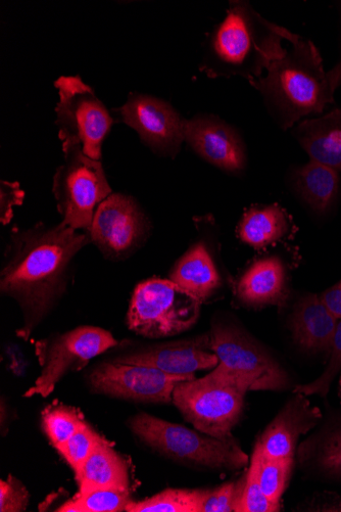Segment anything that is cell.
Masks as SVG:
<instances>
[{
    "instance_id": "obj_1",
    "label": "cell",
    "mask_w": 341,
    "mask_h": 512,
    "mask_svg": "<svg viewBox=\"0 0 341 512\" xmlns=\"http://www.w3.org/2000/svg\"><path fill=\"white\" fill-rule=\"evenodd\" d=\"M91 244L87 232L64 223L14 227L5 250L0 290L20 305L27 340L67 289L76 256Z\"/></svg>"
},
{
    "instance_id": "obj_2",
    "label": "cell",
    "mask_w": 341,
    "mask_h": 512,
    "mask_svg": "<svg viewBox=\"0 0 341 512\" xmlns=\"http://www.w3.org/2000/svg\"><path fill=\"white\" fill-rule=\"evenodd\" d=\"M294 34L265 19L248 2H230L226 17L208 35L201 71L210 78L259 79L281 58Z\"/></svg>"
},
{
    "instance_id": "obj_3",
    "label": "cell",
    "mask_w": 341,
    "mask_h": 512,
    "mask_svg": "<svg viewBox=\"0 0 341 512\" xmlns=\"http://www.w3.org/2000/svg\"><path fill=\"white\" fill-rule=\"evenodd\" d=\"M266 75L250 81L276 124L286 130L305 118L323 113L334 102L327 72L315 44L296 35Z\"/></svg>"
},
{
    "instance_id": "obj_4",
    "label": "cell",
    "mask_w": 341,
    "mask_h": 512,
    "mask_svg": "<svg viewBox=\"0 0 341 512\" xmlns=\"http://www.w3.org/2000/svg\"><path fill=\"white\" fill-rule=\"evenodd\" d=\"M130 428L146 445L179 462L231 471L249 463L232 438L220 440L145 413L133 417Z\"/></svg>"
},
{
    "instance_id": "obj_5",
    "label": "cell",
    "mask_w": 341,
    "mask_h": 512,
    "mask_svg": "<svg viewBox=\"0 0 341 512\" xmlns=\"http://www.w3.org/2000/svg\"><path fill=\"white\" fill-rule=\"evenodd\" d=\"M247 390L214 370L206 377L181 382L173 392V403L185 420L201 433L228 440L238 424Z\"/></svg>"
},
{
    "instance_id": "obj_6",
    "label": "cell",
    "mask_w": 341,
    "mask_h": 512,
    "mask_svg": "<svg viewBox=\"0 0 341 512\" xmlns=\"http://www.w3.org/2000/svg\"><path fill=\"white\" fill-rule=\"evenodd\" d=\"M201 306L170 279L154 277L135 288L127 314L128 328L150 339L176 336L196 324Z\"/></svg>"
},
{
    "instance_id": "obj_7",
    "label": "cell",
    "mask_w": 341,
    "mask_h": 512,
    "mask_svg": "<svg viewBox=\"0 0 341 512\" xmlns=\"http://www.w3.org/2000/svg\"><path fill=\"white\" fill-rule=\"evenodd\" d=\"M62 147L65 159L53 184L57 208L62 223L88 234L97 208L113 191L101 161L88 157L81 146Z\"/></svg>"
},
{
    "instance_id": "obj_8",
    "label": "cell",
    "mask_w": 341,
    "mask_h": 512,
    "mask_svg": "<svg viewBox=\"0 0 341 512\" xmlns=\"http://www.w3.org/2000/svg\"><path fill=\"white\" fill-rule=\"evenodd\" d=\"M55 86L60 97L56 124L62 146H81L88 157L101 161L114 117L79 76H62Z\"/></svg>"
},
{
    "instance_id": "obj_9",
    "label": "cell",
    "mask_w": 341,
    "mask_h": 512,
    "mask_svg": "<svg viewBox=\"0 0 341 512\" xmlns=\"http://www.w3.org/2000/svg\"><path fill=\"white\" fill-rule=\"evenodd\" d=\"M218 357L217 374L249 391H281L287 387L284 369L245 332L230 324L215 323L210 333Z\"/></svg>"
},
{
    "instance_id": "obj_10",
    "label": "cell",
    "mask_w": 341,
    "mask_h": 512,
    "mask_svg": "<svg viewBox=\"0 0 341 512\" xmlns=\"http://www.w3.org/2000/svg\"><path fill=\"white\" fill-rule=\"evenodd\" d=\"M118 345L110 332L95 327H80L38 342L36 355L41 375L24 396L51 395L69 372L81 370L91 359Z\"/></svg>"
},
{
    "instance_id": "obj_11",
    "label": "cell",
    "mask_w": 341,
    "mask_h": 512,
    "mask_svg": "<svg viewBox=\"0 0 341 512\" xmlns=\"http://www.w3.org/2000/svg\"><path fill=\"white\" fill-rule=\"evenodd\" d=\"M150 234L149 218L132 197L123 194H112L97 208L88 232L91 244L111 261L132 256Z\"/></svg>"
},
{
    "instance_id": "obj_12",
    "label": "cell",
    "mask_w": 341,
    "mask_h": 512,
    "mask_svg": "<svg viewBox=\"0 0 341 512\" xmlns=\"http://www.w3.org/2000/svg\"><path fill=\"white\" fill-rule=\"evenodd\" d=\"M196 379V376H173L154 367L106 362L89 376L91 388L112 397L168 404L173 401L177 384Z\"/></svg>"
},
{
    "instance_id": "obj_13",
    "label": "cell",
    "mask_w": 341,
    "mask_h": 512,
    "mask_svg": "<svg viewBox=\"0 0 341 512\" xmlns=\"http://www.w3.org/2000/svg\"><path fill=\"white\" fill-rule=\"evenodd\" d=\"M118 122L133 128L142 143L160 156L175 158L184 141L185 120L166 101L131 93L114 111Z\"/></svg>"
},
{
    "instance_id": "obj_14",
    "label": "cell",
    "mask_w": 341,
    "mask_h": 512,
    "mask_svg": "<svg viewBox=\"0 0 341 512\" xmlns=\"http://www.w3.org/2000/svg\"><path fill=\"white\" fill-rule=\"evenodd\" d=\"M184 141L202 159L215 167L237 174L247 167L245 142L232 125L213 115L185 120Z\"/></svg>"
},
{
    "instance_id": "obj_15",
    "label": "cell",
    "mask_w": 341,
    "mask_h": 512,
    "mask_svg": "<svg viewBox=\"0 0 341 512\" xmlns=\"http://www.w3.org/2000/svg\"><path fill=\"white\" fill-rule=\"evenodd\" d=\"M114 362L149 366L173 376L192 377L200 370L213 369L218 357L212 350L211 335L141 348L117 357Z\"/></svg>"
},
{
    "instance_id": "obj_16",
    "label": "cell",
    "mask_w": 341,
    "mask_h": 512,
    "mask_svg": "<svg viewBox=\"0 0 341 512\" xmlns=\"http://www.w3.org/2000/svg\"><path fill=\"white\" fill-rule=\"evenodd\" d=\"M322 418L305 395L296 394L274 418L258 442L264 456L272 459L294 458L301 436L315 428Z\"/></svg>"
},
{
    "instance_id": "obj_17",
    "label": "cell",
    "mask_w": 341,
    "mask_h": 512,
    "mask_svg": "<svg viewBox=\"0 0 341 512\" xmlns=\"http://www.w3.org/2000/svg\"><path fill=\"white\" fill-rule=\"evenodd\" d=\"M338 320L319 295L309 294L296 305L291 332L304 350L328 354Z\"/></svg>"
},
{
    "instance_id": "obj_18",
    "label": "cell",
    "mask_w": 341,
    "mask_h": 512,
    "mask_svg": "<svg viewBox=\"0 0 341 512\" xmlns=\"http://www.w3.org/2000/svg\"><path fill=\"white\" fill-rule=\"evenodd\" d=\"M170 281L185 290L202 304L221 287V276L204 241L193 244L176 262Z\"/></svg>"
},
{
    "instance_id": "obj_19",
    "label": "cell",
    "mask_w": 341,
    "mask_h": 512,
    "mask_svg": "<svg viewBox=\"0 0 341 512\" xmlns=\"http://www.w3.org/2000/svg\"><path fill=\"white\" fill-rule=\"evenodd\" d=\"M237 295L243 304L251 307L285 304L286 272L282 261L268 257L252 264L239 279Z\"/></svg>"
},
{
    "instance_id": "obj_20",
    "label": "cell",
    "mask_w": 341,
    "mask_h": 512,
    "mask_svg": "<svg viewBox=\"0 0 341 512\" xmlns=\"http://www.w3.org/2000/svg\"><path fill=\"white\" fill-rule=\"evenodd\" d=\"M292 134L311 160L341 171V110L323 117L305 119Z\"/></svg>"
},
{
    "instance_id": "obj_21",
    "label": "cell",
    "mask_w": 341,
    "mask_h": 512,
    "mask_svg": "<svg viewBox=\"0 0 341 512\" xmlns=\"http://www.w3.org/2000/svg\"><path fill=\"white\" fill-rule=\"evenodd\" d=\"M76 478L78 494L97 490L130 491L128 464L107 440L97 444Z\"/></svg>"
},
{
    "instance_id": "obj_22",
    "label": "cell",
    "mask_w": 341,
    "mask_h": 512,
    "mask_svg": "<svg viewBox=\"0 0 341 512\" xmlns=\"http://www.w3.org/2000/svg\"><path fill=\"white\" fill-rule=\"evenodd\" d=\"M290 227V218L279 205L254 206L242 215L237 236L241 242L263 250L283 239Z\"/></svg>"
},
{
    "instance_id": "obj_23",
    "label": "cell",
    "mask_w": 341,
    "mask_h": 512,
    "mask_svg": "<svg viewBox=\"0 0 341 512\" xmlns=\"http://www.w3.org/2000/svg\"><path fill=\"white\" fill-rule=\"evenodd\" d=\"M295 188L317 214H325L335 203L340 190L339 172L311 160L294 174Z\"/></svg>"
},
{
    "instance_id": "obj_24",
    "label": "cell",
    "mask_w": 341,
    "mask_h": 512,
    "mask_svg": "<svg viewBox=\"0 0 341 512\" xmlns=\"http://www.w3.org/2000/svg\"><path fill=\"white\" fill-rule=\"evenodd\" d=\"M209 491L168 489L140 502L131 501L128 512H201Z\"/></svg>"
},
{
    "instance_id": "obj_25",
    "label": "cell",
    "mask_w": 341,
    "mask_h": 512,
    "mask_svg": "<svg viewBox=\"0 0 341 512\" xmlns=\"http://www.w3.org/2000/svg\"><path fill=\"white\" fill-rule=\"evenodd\" d=\"M85 424L83 414L74 407L53 405L42 412L44 432L56 448L67 442Z\"/></svg>"
},
{
    "instance_id": "obj_26",
    "label": "cell",
    "mask_w": 341,
    "mask_h": 512,
    "mask_svg": "<svg viewBox=\"0 0 341 512\" xmlns=\"http://www.w3.org/2000/svg\"><path fill=\"white\" fill-rule=\"evenodd\" d=\"M258 463V481L263 493L273 503L280 498L289 480L294 458L272 459L264 456L257 445L254 451Z\"/></svg>"
},
{
    "instance_id": "obj_27",
    "label": "cell",
    "mask_w": 341,
    "mask_h": 512,
    "mask_svg": "<svg viewBox=\"0 0 341 512\" xmlns=\"http://www.w3.org/2000/svg\"><path fill=\"white\" fill-rule=\"evenodd\" d=\"M130 502V491L97 490L86 494H77L57 511L118 512L125 510Z\"/></svg>"
},
{
    "instance_id": "obj_28",
    "label": "cell",
    "mask_w": 341,
    "mask_h": 512,
    "mask_svg": "<svg viewBox=\"0 0 341 512\" xmlns=\"http://www.w3.org/2000/svg\"><path fill=\"white\" fill-rule=\"evenodd\" d=\"M328 355V364L322 375L310 384L298 386L295 394L327 396L332 382L341 370V319L338 320Z\"/></svg>"
},
{
    "instance_id": "obj_29",
    "label": "cell",
    "mask_w": 341,
    "mask_h": 512,
    "mask_svg": "<svg viewBox=\"0 0 341 512\" xmlns=\"http://www.w3.org/2000/svg\"><path fill=\"white\" fill-rule=\"evenodd\" d=\"M280 505L273 503L263 493L258 481V463L253 454L250 471L243 483L240 497L235 505L236 512H274Z\"/></svg>"
},
{
    "instance_id": "obj_30",
    "label": "cell",
    "mask_w": 341,
    "mask_h": 512,
    "mask_svg": "<svg viewBox=\"0 0 341 512\" xmlns=\"http://www.w3.org/2000/svg\"><path fill=\"white\" fill-rule=\"evenodd\" d=\"M104 440L106 439L97 434L86 423L67 442L57 449L70 464L75 474H77L93 449Z\"/></svg>"
},
{
    "instance_id": "obj_31",
    "label": "cell",
    "mask_w": 341,
    "mask_h": 512,
    "mask_svg": "<svg viewBox=\"0 0 341 512\" xmlns=\"http://www.w3.org/2000/svg\"><path fill=\"white\" fill-rule=\"evenodd\" d=\"M316 463L323 472L341 480V429L324 436L316 453Z\"/></svg>"
},
{
    "instance_id": "obj_32",
    "label": "cell",
    "mask_w": 341,
    "mask_h": 512,
    "mask_svg": "<svg viewBox=\"0 0 341 512\" xmlns=\"http://www.w3.org/2000/svg\"><path fill=\"white\" fill-rule=\"evenodd\" d=\"M243 484H226L209 491L203 502L201 512H230L234 511L240 497Z\"/></svg>"
},
{
    "instance_id": "obj_33",
    "label": "cell",
    "mask_w": 341,
    "mask_h": 512,
    "mask_svg": "<svg viewBox=\"0 0 341 512\" xmlns=\"http://www.w3.org/2000/svg\"><path fill=\"white\" fill-rule=\"evenodd\" d=\"M29 502V494L25 487L14 477L0 483V511H25Z\"/></svg>"
},
{
    "instance_id": "obj_34",
    "label": "cell",
    "mask_w": 341,
    "mask_h": 512,
    "mask_svg": "<svg viewBox=\"0 0 341 512\" xmlns=\"http://www.w3.org/2000/svg\"><path fill=\"white\" fill-rule=\"evenodd\" d=\"M25 193L19 182H0V222L8 225L14 218V208L24 203Z\"/></svg>"
},
{
    "instance_id": "obj_35",
    "label": "cell",
    "mask_w": 341,
    "mask_h": 512,
    "mask_svg": "<svg viewBox=\"0 0 341 512\" xmlns=\"http://www.w3.org/2000/svg\"><path fill=\"white\" fill-rule=\"evenodd\" d=\"M319 296L333 315L341 319V279L336 285Z\"/></svg>"
},
{
    "instance_id": "obj_36",
    "label": "cell",
    "mask_w": 341,
    "mask_h": 512,
    "mask_svg": "<svg viewBox=\"0 0 341 512\" xmlns=\"http://www.w3.org/2000/svg\"><path fill=\"white\" fill-rule=\"evenodd\" d=\"M327 77L332 89L335 91L341 84V59L327 72Z\"/></svg>"
},
{
    "instance_id": "obj_37",
    "label": "cell",
    "mask_w": 341,
    "mask_h": 512,
    "mask_svg": "<svg viewBox=\"0 0 341 512\" xmlns=\"http://www.w3.org/2000/svg\"><path fill=\"white\" fill-rule=\"evenodd\" d=\"M338 396H339L340 403H341V377H340V380H339Z\"/></svg>"
}]
</instances>
